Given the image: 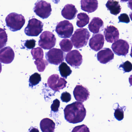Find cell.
I'll return each mask as SVG.
<instances>
[{
    "label": "cell",
    "instance_id": "6da1fadb",
    "mask_svg": "<svg viewBox=\"0 0 132 132\" xmlns=\"http://www.w3.org/2000/svg\"><path fill=\"white\" fill-rule=\"evenodd\" d=\"M86 111L83 103L75 102L66 106L64 109L65 120L70 123H76L83 121Z\"/></svg>",
    "mask_w": 132,
    "mask_h": 132
},
{
    "label": "cell",
    "instance_id": "7a4b0ae2",
    "mask_svg": "<svg viewBox=\"0 0 132 132\" xmlns=\"http://www.w3.org/2000/svg\"><path fill=\"white\" fill-rule=\"evenodd\" d=\"M90 34L86 28L77 29L71 37V40L75 48H80L87 45Z\"/></svg>",
    "mask_w": 132,
    "mask_h": 132
},
{
    "label": "cell",
    "instance_id": "3957f363",
    "mask_svg": "<svg viewBox=\"0 0 132 132\" xmlns=\"http://www.w3.org/2000/svg\"><path fill=\"white\" fill-rule=\"evenodd\" d=\"M6 22V26L11 31H16L20 30L23 27L25 19L21 14L12 13L7 15Z\"/></svg>",
    "mask_w": 132,
    "mask_h": 132
},
{
    "label": "cell",
    "instance_id": "277c9868",
    "mask_svg": "<svg viewBox=\"0 0 132 132\" xmlns=\"http://www.w3.org/2000/svg\"><path fill=\"white\" fill-rule=\"evenodd\" d=\"M44 24L36 18L30 19L27 26L24 29V33L27 36L37 37L41 33L43 30Z\"/></svg>",
    "mask_w": 132,
    "mask_h": 132
},
{
    "label": "cell",
    "instance_id": "5b68a950",
    "mask_svg": "<svg viewBox=\"0 0 132 132\" xmlns=\"http://www.w3.org/2000/svg\"><path fill=\"white\" fill-rule=\"evenodd\" d=\"M56 43V38L54 35L46 31L40 36L38 45L45 50H49L55 46Z\"/></svg>",
    "mask_w": 132,
    "mask_h": 132
},
{
    "label": "cell",
    "instance_id": "8992f818",
    "mask_svg": "<svg viewBox=\"0 0 132 132\" xmlns=\"http://www.w3.org/2000/svg\"><path fill=\"white\" fill-rule=\"evenodd\" d=\"M36 15L43 19H47L51 14L52 9L50 3L40 1L35 3L34 8Z\"/></svg>",
    "mask_w": 132,
    "mask_h": 132
},
{
    "label": "cell",
    "instance_id": "52a82bcc",
    "mask_svg": "<svg viewBox=\"0 0 132 132\" xmlns=\"http://www.w3.org/2000/svg\"><path fill=\"white\" fill-rule=\"evenodd\" d=\"M74 27L71 23L67 20L60 21L57 24L55 31L59 37L69 38L73 34Z\"/></svg>",
    "mask_w": 132,
    "mask_h": 132
},
{
    "label": "cell",
    "instance_id": "ba28073f",
    "mask_svg": "<svg viewBox=\"0 0 132 132\" xmlns=\"http://www.w3.org/2000/svg\"><path fill=\"white\" fill-rule=\"evenodd\" d=\"M65 55V53L61 49L53 48L46 52L45 57L50 64L58 65L64 61Z\"/></svg>",
    "mask_w": 132,
    "mask_h": 132
},
{
    "label": "cell",
    "instance_id": "9c48e42d",
    "mask_svg": "<svg viewBox=\"0 0 132 132\" xmlns=\"http://www.w3.org/2000/svg\"><path fill=\"white\" fill-rule=\"evenodd\" d=\"M67 83V82L64 79L60 78L57 74H54L48 79V85L55 92H59L61 89L66 87Z\"/></svg>",
    "mask_w": 132,
    "mask_h": 132
},
{
    "label": "cell",
    "instance_id": "30bf717a",
    "mask_svg": "<svg viewBox=\"0 0 132 132\" xmlns=\"http://www.w3.org/2000/svg\"><path fill=\"white\" fill-rule=\"evenodd\" d=\"M65 61L71 66L78 68L82 63L83 59L81 53L77 50L69 52L66 55Z\"/></svg>",
    "mask_w": 132,
    "mask_h": 132
},
{
    "label": "cell",
    "instance_id": "8fae6325",
    "mask_svg": "<svg viewBox=\"0 0 132 132\" xmlns=\"http://www.w3.org/2000/svg\"><path fill=\"white\" fill-rule=\"evenodd\" d=\"M111 47L116 54L119 56H126L129 52V45L126 40L120 39L113 43Z\"/></svg>",
    "mask_w": 132,
    "mask_h": 132
},
{
    "label": "cell",
    "instance_id": "7c38bea8",
    "mask_svg": "<svg viewBox=\"0 0 132 132\" xmlns=\"http://www.w3.org/2000/svg\"><path fill=\"white\" fill-rule=\"evenodd\" d=\"M73 95L77 101L82 103L88 99L90 93L87 88L82 85H77L73 91Z\"/></svg>",
    "mask_w": 132,
    "mask_h": 132
},
{
    "label": "cell",
    "instance_id": "4fadbf2b",
    "mask_svg": "<svg viewBox=\"0 0 132 132\" xmlns=\"http://www.w3.org/2000/svg\"><path fill=\"white\" fill-rule=\"evenodd\" d=\"M15 54L13 49L8 46L0 50V62L5 64L11 63L14 59Z\"/></svg>",
    "mask_w": 132,
    "mask_h": 132
},
{
    "label": "cell",
    "instance_id": "5bb4252c",
    "mask_svg": "<svg viewBox=\"0 0 132 132\" xmlns=\"http://www.w3.org/2000/svg\"><path fill=\"white\" fill-rule=\"evenodd\" d=\"M104 42V36L102 34H94L89 40V45L92 50L97 52L103 47Z\"/></svg>",
    "mask_w": 132,
    "mask_h": 132
},
{
    "label": "cell",
    "instance_id": "9a60e30c",
    "mask_svg": "<svg viewBox=\"0 0 132 132\" xmlns=\"http://www.w3.org/2000/svg\"><path fill=\"white\" fill-rule=\"evenodd\" d=\"M106 40L109 43H112L119 39V33L118 29L114 26H107L104 31Z\"/></svg>",
    "mask_w": 132,
    "mask_h": 132
},
{
    "label": "cell",
    "instance_id": "2e32d148",
    "mask_svg": "<svg viewBox=\"0 0 132 132\" xmlns=\"http://www.w3.org/2000/svg\"><path fill=\"white\" fill-rule=\"evenodd\" d=\"M96 57L97 60L100 63L106 64L114 59V55L110 48H105L97 53Z\"/></svg>",
    "mask_w": 132,
    "mask_h": 132
},
{
    "label": "cell",
    "instance_id": "e0dca14e",
    "mask_svg": "<svg viewBox=\"0 0 132 132\" xmlns=\"http://www.w3.org/2000/svg\"><path fill=\"white\" fill-rule=\"evenodd\" d=\"M78 13V10L73 4H68L65 5L62 9L61 14L62 16L69 20L75 19Z\"/></svg>",
    "mask_w": 132,
    "mask_h": 132
},
{
    "label": "cell",
    "instance_id": "ac0fdd59",
    "mask_svg": "<svg viewBox=\"0 0 132 132\" xmlns=\"http://www.w3.org/2000/svg\"><path fill=\"white\" fill-rule=\"evenodd\" d=\"M81 10L88 13L94 12L98 7V2L96 0H81Z\"/></svg>",
    "mask_w": 132,
    "mask_h": 132
},
{
    "label": "cell",
    "instance_id": "d6986e66",
    "mask_svg": "<svg viewBox=\"0 0 132 132\" xmlns=\"http://www.w3.org/2000/svg\"><path fill=\"white\" fill-rule=\"evenodd\" d=\"M104 23L101 18L94 17L93 18L88 25L89 31L94 34H98L103 30Z\"/></svg>",
    "mask_w": 132,
    "mask_h": 132
},
{
    "label": "cell",
    "instance_id": "ffe728a7",
    "mask_svg": "<svg viewBox=\"0 0 132 132\" xmlns=\"http://www.w3.org/2000/svg\"><path fill=\"white\" fill-rule=\"evenodd\" d=\"M55 123L49 118L42 120L40 122V127L42 132H54L55 129Z\"/></svg>",
    "mask_w": 132,
    "mask_h": 132
},
{
    "label": "cell",
    "instance_id": "44dd1931",
    "mask_svg": "<svg viewBox=\"0 0 132 132\" xmlns=\"http://www.w3.org/2000/svg\"><path fill=\"white\" fill-rule=\"evenodd\" d=\"M106 6L113 15H117L121 12V6L118 1H108L106 4Z\"/></svg>",
    "mask_w": 132,
    "mask_h": 132
},
{
    "label": "cell",
    "instance_id": "7402d4cb",
    "mask_svg": "<svg viewBox=\"0 0 132 132\" xmlns=\"http://www.w3.org/2000/svg\"><path fill=\"white\" fill-rule=\"evenodd\" d=\"M89 17L86 13H81L77 15L76 24L79 28H82L88 24Z\"/></svg>",
    "mask_w": 132,
    "mask_h": 132
},
{
    "label": "cell",
    "instance_id": "603a6c76",
    "mask_svg": "<svg viewBox=\"0 0 132 132\" xmlns=\"http://www.w3.org/2000/svg\"><path fill=\"white\" fill-rule=\"evenodd\" d=\"M59 68L61 76L65 79L67 78V77L70 75L72 72L70 67L65 62H63L61 63Z\"/></svg>",
    "mask_w": 132,
    "mask_h": 132
},
{
    "label": "cell",
    "instance_id": "cb8c5ba5",
    "mask_svg": "<svg viewBox=\"0 0 132 132\" xmlns=\"http://www.w3.org/2000/svg\"><path fill=\"white\" fill-rule=\"evenodd\" d=\"M61 49L64 52H69L72 49L73 44L69 39H64L59 42Z\"/></svg>",
    "mask_w": 132,
    "mask_h": 132
},
{
    "label": "cell",
    "instance_id": "d4e9b609",
    "mask_svg": "<svg viewBox=\"0 0 132 132\" xmlns=\"http://www.w3.org/2000/svg\"><path fill=\"white\" fill-rule=\"evenodd\" d=\"M41 75L38 73L35 72L30 76L29 78V86L31 88L38 85L41 81Z\"/></svg>",
    "mask_w": 132,
    "mask_h": 132
},
{
    "label": "cell",
    "instance_id": "484cf974",
    "mask_svg": "<svg viewBox=\"0 0 132 132\" xmlns=\"http://www.w3.org/2000/svg\"><path fill=\"white\" fill-rule=\"evenodd\" d=\"M31 52L33 59L35 61L43 59L44 58V52L41 48L37 47L33 48Z\"/></svg>",
    "mask_w": 132,
    "mask_h": 132
},
{
    "label": "cell",
    "instance_id": "4316f807",
    "mask_svg": "<svg viewBox=\"0 0 132 132\" xmlns=\"http://www.w3.org/2000/svg\"><path fill=\"white\" fill-rule=\"evenodd\" d=\"M34 63L37 66L38 70L40 72H44L48 64L47 61L43 59L36 60L34 62Z\"/></svg>",
    "mask_w": 132,
    "mask_h": 132
},
{
    "label": "cell",
    "instance_id": "83f0119b",
    "mask_svg": "<svg viewBox=\"0 0 132 132\" xmlns=\"http://www.w3.org/2000/svg\"><path fill=\"white\" fill-rule=\"evenodd\" d=\"M7 42V34L4 29L0 28V49L6 46Z\"/></svg>",
    "mask_w": 132,
    "mask_h": 132
},
{
    "label": "cell",
    "instance_id": "f1b7e54d",
    "mask_svg": "<svg viewBox=\"0 0 132 132\" xmlns=\"http://www.w3.org/2000/svg\"><path fill=\"white\" fill-rule=\"evenodd\" d=\"M117 107L116 109H115V112H114V116L116 119L119 121L122 120L124 117V111L123 110L122 107Z\"/></svg>",
    "mask_w": 132,
    "mask_h": 132
},
{
    "label": "cell",
    "instance_id": "f546056e",
    "mask_svg": "<svg viewBox=\"0 0 132 132\" xmlns=\"http://www.w3.org/2000/svg\"><path fill=\"white\" fill-rule=\"evenodd\" d=\"M119 69L122 68L124 72H130L132 71V65L131 62L129 61H126L124 63L121 64L119 66Z\"/></svg>",
    "mask_w": 132,
    "mask_h": 132
},
{
    "label": "cell",
    "instance_id": "4dcf8cb0",
    "mask_svg": "<svg viewBox=\"0 0 132 132\" xmlns=\"http://www.w3.org/2000/svg\"><path fill=\"white\" fill-rule=\"evenodd\" d=\"M71 132H90L89 129L85 124L74 127Z\"/></svg>",
    "mask_w": 132,
    "mask_h": 132
},
{
    "label": "cell",
    "instance_id": "1f68e13d",
    "mask_svg": "<svg viewBox=\"0 0 132 132\" xmlns=\"http://www.w3.org/2000/svg\"><path fill=\"white\" fill-rule=\"evenodd\" d=\"M61 98L62 102L68 103L71 99V95L69 93L65 92L62 93Z\"/></svg>",
    "mask_w": 132,
    "mask_h": 132
},
{
    "label": "cell",
    "instance_id": "d6a6232c",
    "mask_svg": "<svg viewBox=\"0 0 132 132\" xmlns=\"http://www.w3.org/2000/svg\"><path fill=\"white\" fill-rule=\"evenodd\" d=\"M36 45V41L34 39L27 40L24 43V46L27 49H31L35 47Z\"/></svg>",
    "mask_w": 132,
    "mask_h": 132
},
{
    "label": "cell",
    "instance_id": "836d02e7",
    "mask_svg": "<svg viewBox=\"0 0 132 132\" xmlns=\"http://www.w3.org/2000/svg\"><path fill=\"white\" fill-rule=\"evenodd\" d=\"M119 21L122 23H128L130 21L129 18L127 14L126 13H123L120 14V16L118 17Z\"/></svg>",
    "mask_w": 132,
    "mask_h": 132
},
{
    "label": "cell",
    "instance_id": "e575fe53",
    "mask_svg": "<svg viewBox=\"0 0 132 132\" xmlns=\"http://www.w3.org/2000/svg\"><path fill=\"white\" fill-rule=\"evenodd\" d=\"M60 105V102L59 100L56 99L54 100L53 103L51 106L52 111L54 112H57L58 111Z\"/></svg>",
    "mask_w": 132,
    "mask_h": 132
},
{
    "label": "cell",
    "instance_id": "d590c367",
    "mask_svg": "<svg viewBox=\"0 0 132 132\" xmlns=\"http://www.w3.org/2000/svg\"><path fill=\"white\" fill-rule=\"evenodd\" d=\"M28 132H40L37 128L34 127H31L29 129Z\"/></svg>",
    "mask_w": 132,
    "mask_h": 132
},
{
    "label": "cell",
    "instance_id": "8d00e7d4",
    "mask_svg": "<svg viewBox=\"0 0 132 132\" xmlns=\"http://www.w3.org/2000/svg\"><path fill=\"white\" fill-rule=\"evenodd\" d=\"M2 64H1V63H0V74L1 73V71H2Z\"/></svg>",
    "mask_w": 132,
    "mask_h": 132
}]
</instances>
